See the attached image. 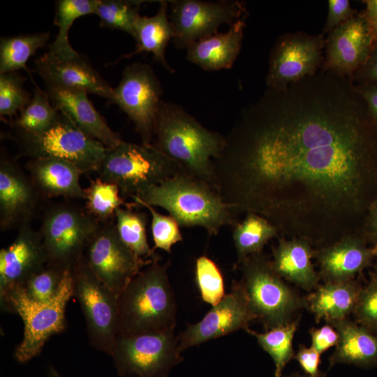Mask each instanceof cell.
Segmentation results:
<instances>
[{"instance_id":"cell-1","label":"cell","mask_w":377,"mask_h":377,"mask_svg":"<svg viewBox=\"0 0 377 377\" xmlns=\"http://www.w3.org/2000/svg\"><path fill=\"white\" fill-rule=\"evenodd\" d=\"M214 160V186L237 216L322 240L362 210L377 126L352 79L321 67L244 108Z\"/></svg>"},{"instance_id":"cell-2","label":"cell","mask_w":377,"mask_h":377,"mask_svg":"<svg viewBox=\"0 0 377 377\" xmlns=\"http://www.w3.org/2000/svg\"><path fill=\"white\" fill-rule=\"evenodd\" d=\"M226 137L202 125L182 106L161 101L151 145L176 163L182 172L213 187L214 160Z\"/></svg>"},{"instance_id":"cell-3","label":"cell","mask_w":377,"mask_h":377,"mask_svg":"<svg viewBox=\"0 0 377 377\" xmlns=\"http://www.w3.org/2000/svg\"><path fill=\"white\" fill-rule=\"evenodd\" d=\"M132 200L160 207L180 226L201 227L209 235L237 223L236 215L214 187L184 172L147 188Z\"/></svg>"},{"instance_id":"cell-4","label":"cell","mask_w":377,"mask_h":377,"mask_svg":"<svg viewBox=\"0 0 377 377\" xmlns=\"http://www.w3.org/2000/svg\"><path fill=\"white\" fill-rule=\"evenodd\" d=\"M167 269L159 258L153 260L120 293L119 334L175 330L177 304Z\"/></svg>"},{"instance_id":"cell-5","label":"cell","mask_w":377,"mask_h":377,"mask_svg":"<svg viewBox=\"0 0 377 377\" xmlns=\"http://www.w3.org/2000/svg\"><path fill=\"white\" fill-rule=\"evenodd\" d=\"M97 172L116 184L121 196L133 198L147 188L182 172L178 165L150 144L121 141L107 148Z\"/></svg>"},{"instance_id":"cell-6","label":"cell","mask_w":377,"mask_h":377,"mask_svg":"<svg viewBox=\"0 0 377 377\" xmlns=\"http://www.w3.org/2000/svg\"><path fill=\"white\" fill-rule=\"evenodd\" d=\"M73 295L72 271L66 270L59 293L48 302H34L20 288L1 301L3 310L17 313L24 323L23 339L14 353L19 362L24 363L36 357L51 336L65 329L66 306Z\"/></svg>"},{"instance_id":"cell-7","label":"cell","mask_w":377,"mask_h":377,"mask_svg":"<svg viewBox=\"0 0 377 377\" xmlns=\"http://www.w3.org/2000/svg\"><path fill=\"white\" fill-rule=\"evenodd\" d=\"M239 265L240 282L256 319L267 330L291 322L303 302L275 272L271 261L259 253L249 256Z\"/></svg>"},{"instance_id":"cell-8","label":"cell","mask_w":377,"mask_h":377,"mask_svg":"<svg viewBox=\"0 0 377 377\" xmlns=\"http://www.w3.org/2000/svg\"><path fill=\"white\" fill-rule=\"evenodd\" d=\"M101 222L84 208L70 203L54 205L39 230L47 262L72 270L82 260Z\"/></svg>"},{"instance_id":"cell-9","label":"cell","mask_w":377,"mask_h":377,"mask_svg":"<svg viewBox=\"0 0 377 377\" xmlns=\"http://www.w3.org/2000/svg\"><path fill=\"white\" fill-rule=\"evenodd\" d=\"M175 330L118 334L110 356L120 377H168L183 360Z\"/></svg>"},{"instance_id":"cell-10","label":"cell","mask_w":377,"mask_h":377,"mask_svg":"<svg viewBox=\"0 0 377 377\" xmlns=\"http://www.w3.org/2000/svg\"><path fill=\"white\" fill-rule=\"evenodd\" d=\"M26 154L33 158H54L75 165L82 173L98 171L106 147L79 129L59 111L55 121L43 132L18 131Z\"/></svg>"},{"instance_id":"cell-11","label":"cell","mask_w":377,"mask_h":377,"mask_svg":"<svg viewBox=\"0 0 377 377\" xmlns=\"http://www.w3.org/2000/svg\"><path fill=\"white\" fill-rule=\"evenodd\" d=\"M71 271L73 295L84 316L89 341L110 355L119 334L118 296L95 275L83 258Z\"/></svg>"},{"instance_id":"cell-12","label":"cell","mask_w":377,"mask_h":377,"mask_svg":"<svg viewBox=\"0 0 377 377\" xmlns=\"http://www.w3.org/2000/svg\"><path fill=\"white\" fill-rule=\"evenodd\" d=\"M172 42L177 49H187L194 42L213 35L222 24H232L245 17L244 3L235 0L168 1Z\"/></svg>"},{"instance_id":"cell-13","label":"cell","mask_w":377,"mask_h":377,"mask_svg":"<svg viewBox=\"0 0 377 377\" xmlns=\"http://www.w3.org/2000/svg\"><path fill=\"white\" fill-rule=\"evenodd\" d=\"M163 89L153 68L133 63L123 71L110 102L117 104L133 122L142 143L151 145L155 119Z\"/></svg>"},{"instance_id":"cell-14","label":"cell","mask_w":377,"mask_h":377,"mask_svg":"<svg viewBox=\"0 0 377 377\" xmlns=\"http://www.w3.org/2000/svg\"><path fill=\"white\" fill-rule=\"evenodd\" d=\"M83 259L118 297L129 281L153 261L134 254L120 239L114 223L111 221L101 223L87 246Z\"/></svg>"},{"instance_id":"cell-15","label":"cell","mask_w":377,"mask_h":377,"mask_svg":"<svg viewBox=\"0 0 377 377\" xmlns=\"http://www.w3.org/2000/svg\"><path fill=\"white\" fill-rule=\"evenodd\" d=\"M325 40L323 35L301 32L281 36L270 54L267 87L282 89L316 73L322 65Z\"/></svg>"},{"instance_id":"cell-16","label":"cell","mask_w":377,"mask_h":377,"mask_svg":"<svg viewBox=\"0 0 377 377\" xmlns=\"http://www.w3.org/2000/svg\"><path fill=\"white\" fill-rule=\"evenodd\" d=\"M256 319L244 288L233 281L231 290L206 313L199 322L187 325L177 335L178 348L184 350L216 339L240 329L247 330L249 324Z\"/></svg>"},{"instance_id":"cell-17","label":"cell","mask_w":377,"mask_h":377,"mask_svg":"<svg viewBox=\"0 0 377 377\" xmlns=\"http://www.w3.org/2000/svg\"><path fill=\"white\" fill-rule=\"evenodd\" d=\"M373 47V36L364 15L363 12L357 13L329 33L323 66L353 80L356 71L366 62Z\"/></svg>"},{"instance_id":"cell-18","label":"cell","mask_w":377,"mask_h":377,"mask_svg":"<svg viewBox=\"0 0 377 377\" xmlns=\"http://www.w3.org/2000/svg\"><path fill=\"white\" fill-rule=\"evenodd\" d=\"M14 241L0 251V300L21 288L26 281L47 263L39 231L30 223L18 228Z\"/></svg>"},{"instance_id":"cell-19","label":"cell","mask_w":377,"mask_h":377,"mask_svg":"<svg viewBox=\"0 0 377 377\" xmlns=\"http://www.w3.org/2000/svg\"><path fill=\"white\" fill-rule=\"evenodd\" d=\"M34 65L46 89L84 90L110 101L112 97L113 88L79 54L64 57L47 51L35 59Z\"/></svg>"},{"instance_id":"cell-20","label":"cell","mask_w":377,"mask_h":377,"mask_svg":"<svg viewBox=\"0 0 377 377\" xmlns=\"http://www.w3.org/2000/svg\"><path fill=\"white\" fill-rule=\"evenodd\" d=\"M30 177L13 160L0 163V226L7 230L30 223L39 196Z\"/></svg>"},{"instance_id":"cell-21","label":"cell","mask_w":377,"mask_h":377,"mask_svg":"<svg viewBox=\"0 0 377 377\" xmlns=\"http://www.w3.org/2000/svg\"><path fill=\"white\" fill-rule=\"evenodd\" d=\"M53 106L66 115L82 131L106 148H112L122 140L96 110L84 90L49 89L46 90Z\"/></svg>"},{"instance_id":"cell-22","label":"cell","mask_w":377,"mask_h":377,"mask_svg":"<svg viewBox=\"0 0 377 377\" xmlns=\"http://www.w3.org/2000/svg\"><path fill=\"white\" fill-rule=\"evenodd\" d=\"M320 275L326 282L350 281L367 267L374 256L360 238L346 235L334 244L315 252Z\"/></svg>"},{"instance_id":"cell-23","label":"cell","mask_w":377,"mask_h":377,"mask_svg":"<svg viewBox=\"0 0 377 377\" xmlns=\"http://www.w3.org/2000/svg\"><path fill=\"white\" fill-rule=\"evenodd\" d=\"M27 167L41 196L84 200V188L80 182L82 172L73 164L54 158H33Z\"/></svg>"},{"instance_id":"cell-24","label":"cell","mask_w":377,"mask_h":377,"mask_svg":"<svg viewBox=\"0 0 377 377\" xmlns=\"http://www.w3.org/2000/svg\"><path fill=\"white\" fill-rule=\"evenodd\" d=\"M244 18L230 24L226 32H217L192 43L186 49V59L205 71L230 68L242 47Z\"/></svg>"},{"instance_id":"cell-25","label":"cell","mask_w":377,"mask_h":377,"mask_svg":"<svg viewBox=\"0 0 377 377\" xmlns=\"http://www.w3.org/2000/svg\"><path fill=\"white\" fill-rule=\"evenodd\" d=\"M338 332L339 341L329 361L330 367L350 364L361 367L377 365V336L347 318L329 323Z\"/></svg>"},{"instance_id":"cell-26","label":"cell","mask_w":377,"mask_h":377,"mask_svg":"<svg viewBox=\"0 0 377 377\" xmlns=\"http://www.w3.org/2000/svg\"><path fill=\"white\" fill-rule=\"evenodd\" d=\"M313 254L310 242L305 239H280L272 250L271 265L281 278L311 290L318 280L311 260Z\"/></svg>"},{"instance_id":"cell-27","label":"cell","mask_w":377,"mask_h":377,"mask_svg":"<svg viewBox=\"0 0 377 377\" xmlns=\"http://www.w3.org/2000/svg\"><path fill=\"white\" fill-rule=\"evenodd\" d=\"M134 30L135 49L122 58H129L145 52L151 53L154 61L169 72L174 73L165 57L166 47L173 36L168 16V1H160L158 10L153 16L139 15L135 22Z\"/></svg>"},{"instance_id":"cell-28","label":"cell","mask_w":377,"mask_h":377,"mask_svg":"<svg viewBox=\"0 0 377 377\" xmlns=\"http://www.w3.org/2000/svg\"><path fill=\"white\" fill-rule=\"evenodd\" d=\"M361 289L352 280L326 282L307 299V306L316 321L328 323L346 318L354 312Z\"/></svg>"},{"instance_id":"cell-29","label":"cell","mask_w":377,"mask_h":377,"mask_svg":"<svg viewBox=\"0 0 377 377\" xmlns=\"http://www.w3.org/2000/svg\"><path fill=\"white\" fill-rule=\"evenodd\" d=\"M276 227L265 218L252 212L234 226L232 240L237 260L235 267L249 256L262 253L269 240L278 235Z\"/></svg>"},{"instance_id":"cell-30","label":"cell","mask_w":377,"mask_h":377,"mask_svg":"<svg viewBox=\"0 0 377 377\" xmlns=\"http://www.w3.org/2000/svg\"><path fill=\"white\" fill-rule=\"evenodd\" d=\"M147 216L133 208L121 207L115 212L114 225L119 237L134 254L144 260H154L159 256L147 242Z\"/></svg>"},{"instance_id":"cell-31","label":"cell","mask_w":377,"mask_h":377,"mask_svg":"<svg viewBox=\"0 0 377 377\" xmlns=\"http://www.w3.org/2000/svg\"><path fill=\"white\" fill-rule=\"evenodd\" d=\"M49 32L2 37L0 41V74L16 72L26 66L28 59L46 45Z\"/></svg>"},{"instance_id":"cell-32","label":"cell","mask_w":377,"mask_h":377,"mask_svg":"<svg viewBox=\"0 0 377 377\" xmlns=\"http://www.w3.org/2000/svg\"><path fill=\"white\" fill-rule=\"evenodd\" d=\"M97 0H60L57 2L54 24L58 34L49 45L50 52L64 57H74L78 53L68 40V31L73 22L84 15L94 14Z\"/></svg>"},{"instance_id":"cell-33","label":"cell","mask_w":377,"mask_h":377,"mask_svg":"<svg viewBox=\"0 0 377 377\" xmlns=\"http://www.w3.org/2000/svg\"><path fill=\"white\" fill-rule=\"evenodd\" d=\"M84 209L101 223L110 221L121 207L134 208L138 206L134 202H125L116 184L100 177L91 180L89 186L84 188Z\"/></svg>"},{"instance_id":"cell-34","label":"cell","mask_w":377,"mask_h":377,"mask_svg":"<svg viewBox=\"0 0 377 377\" xmlns=\"http://www.w3.org/2000/svg\"><path fill=\"white\" fill-rule=\"evenodd\" d=\"M297 325L298 322L293 320L267 330L265 332L259 333L250 329L246 330L249 334L256 338L259 346L273 360L275 365V377H281L286 364L295 357L293 340Z\"/></svg>"},{"instance_id":"cell-35","label":"cell","mask_w":377,"mask_h":377,"mask_svg":"<svg viewBox=\"0 0 377 377\" xmlns=\"http://www.w3.org/2000/svg\"><path fill=\"white\" fill-rule=\"evenodd\" d=\"M59 111L52 104L46 91L35 84L34 96L15 121L18 131L36 133L45 131L55 121Z\"/></svg>"},{"instance_id":"cell-36","label":"cell","mask_w":377,"mask_h":377,"mask_svg":"<svg viewBox=\"0 0 377 377\" xmlns=\"http://www.w3.org/2000/svg\"><path fill=\"white\" fill-rule=\"evenodd\" d=\"M142 1L97 0L94 15L100 19L101 26L123 31L133 38L134 25L138 17Z\"/></svg>"},{"instance_id":"cell-37","label":"cell","mask_w":377,"mask_h":377,"mask_svg":"<svg viewBox=\"0 0 377 377\" xmlns=\"http://www.w3.org/2000/svg\"><path fill=\"white\" fill-rule=\"evenodd\" d=\"M66 271L47 262L43 268L32 274L20 289L34 302H48L59 293Z\"/></svg>"},{"instance_id":"cell-38","label":"cell","mask_w":377,"mask_h":377,"mask_svg":"<svg viewBox=\"0 0 377 377\" xmlns=\"http://www.w3.org/2000/svg\"><path fill=\"white\" fill-rule=\"evenodd\" d=\"M195 275L202 300L212 306L226 295L222 273L217 265L206 256L195 260Z\"/></svg>"},{"instance_id":"cell-39","label":"cell","mask_w":377,"mask_h":377,"mask_svg":"<svg viewBox=\"0 0 377 377\" xmlns=\"http://www.w3.org/2000/svg\"><path fill=\"white\" fill-rule=\"evenodd\" d=\"M25 78L17 72L0 74V114L13 116L30 100L24 87Z\"/></svg>"},{"instance_id":"cell-40","label":"cell","mask_w":377,"mask_h":377,"mask_svg":"<svg viewBox=\"0 0 377 377\" xmlns=\"http://www.w3.org/2000/svg\"><path fill=\"white\" fill-rule=\"evenodd\" d=\"M135 203L138 206L145 207L151 214V231L154 244L152 249L155 251L160 249L170 253L172 246L183 240L179 223L170 215L162 214L149 205Z\"/></svg>"},{"instance_id":"cell-41","label":"cell","mask_w":377,"mask_h":377,"mask_svg":"<svg viewBox=\"0 0 377 377\" xmlns=\"http://www.w3.org/2000/svg\"><path fill=\"white\" fill-rule=\"evenodd\" d=\"M354 313L362 326L377 330V279L360 290Z\"/></svg>"},{"instance_id":"cell-42","label":"cell","mask_w":377,"mask_h":377,"mask_svg":"<svg viewBox=\"0 0 377 377\" xmlns=\"http://www.w3.org/2000/svg\"><path fill=\"white\" fill-rule=\"evenodd\" d=\"M356 14L357 11L351 8L348 0L328 1V13L323 33H330Z\"/></svg>"},{"instance_id":"cell-43","label":"cell","mask_w":377,"mask_h":377,"mask_svg":"<svg viewBox=\"0 0 377 377\" xmlns=\"http://www.w3.org/2000/svg\"><path fill=\"white\" fill-rule=\"evenodd\" d=\"M310 334L311 346L320 355L328 348L336 346L339 341V334L330 324L325 325L319 328H311Z\"/></svg>"},{"instance_id":"cell-44","label":"cell","mask_w":377,"mask_h":377,"mask_svg":"<svg viewBox=\"0 0 377 377\" xmlns=\"http://www.w3.org/2000/svg\"><path fill=\"white\" fill-rule=\"evenodd\" d=\"M295 358L307 376L310 377L321 376L322 374L319 371L320 354L312 346L300 345Z\"/></svg>"},{"instance_id":"cell-45","label":"cell","mask_w":377,"mask_h":377,"mask_svg":"<svg viewBox=\"0 0 377 377\" xmlns=\"http://www.w3.org/2000/svg\"><path fill=\"white\" fill-rule=\"evenodd\" d=\"M359 84L377 82V43L375 44L364 64L353 77Z\"/></svg>"},{"instance_id":"cell-46","label":"cell","mask_w":377,"mask_h":377,"mask_svg":"<svg viewBox=\"0 0 377 377\" xmlns=\"http://www.w3.org/2000/svg\"><path fill=\"white\" fill-rule=\"evenodd\" d=\"M355 88L364 100L369 112L377 126V82L355 84Z\"/></svg>"},{"instance_id":"cell-47","label":"cell","mask_w":377,"mask_h":377,"mask_svg":"<svg viewBox=\"0 0 377 377\" xmlns=\"http://www.w3.org/2000/svg\"><path fill=\"white\" fill-rule=\"evenodd\" d=\"M364 3L366 8L363 13L370 27L374 45L377 43V0H366Z\"/></svg>"},{"instance_id":"cell-48","label":"cell","mask_w":377,"mask_h":377,"mask_svg":"<svg viewBox=\"0 0 377 377\" xmlns=\"http://www.w3.org/2000/svg\"><path fill=\"white\" fill-rule=\"evenodd\" d=\"M368 227L373 236L377 235V198L370 207Z\"/></svg>"},{"instance_id":"cell-49","label":"cell","mask_w":377,"mask_h":377,"mask_svg":"<svg viewBox=\"0 0 377 377\" xmlns=\"http://www.w3.org/2000/svg\"><path fill=\"white\" fill-rule=\"evenodd\" d=\"M47 375V377H63L52 366L48 367Z\"/></svg>"},{"instance_id":"cell-50","label":"cell","mask_w":377,"mask_h":377,"mask_svg":"<svg viewBox=\"0 0 377 377\" xmlns=\"http://www.w3.org/2000/svg\"><path fill=\"white\" fill-rule=\"evenodd\" d=\"M374 246L371 249L372 253L374 256H377V235L374 236Z\"/></svg>"},{"instance_id":"cell-51","label":"cell","mask_w":377,"mask_h":377,"mask_svg":"<svg viewBox=\"0 0 377 377\" xmlns=\"http://www.w3.org/2000/svg\"><path fill=\"white\" fill-rule=\"evenodd\" d=\"M286 377H310V376H302V375H299V374H293V375L288 376H286ZM320 377H326V376L325 374H322Z\"/></svg>"},{"instance_id":"cell-52","label":"cell","mask_w":377,"mask_h":377,"mask_svg":"<svg viewBox=\"0 0 377 377\" xmlns=\"http://www.w3.org/2000/svg\"><path fill=\"white\" fill-rule=\"evenodd\" d=\"M374 279H377V265H376V273H375Z\"/></svg>"}]
</instances>
